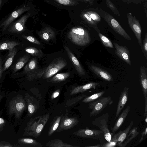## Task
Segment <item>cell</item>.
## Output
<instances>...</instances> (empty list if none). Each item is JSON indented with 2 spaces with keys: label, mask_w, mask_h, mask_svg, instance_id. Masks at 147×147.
<instances>
[{
  "label": "cell",
  "mask_w": 147,
  "mask_h": 147,
  "mask_svg": "<svg viewBox=\"0 0 147 147\" xmlns=\"http://www.w3.org/2000/svg\"><path fill=\"white\" fill-rule=\"evenodd\" d=\"M59 3L61 4L67 5L68 4L69 2V0H59Z\"/></svg>",
  "instance_id": "obj_46"
},
{
  "label": "cell",
  "mask_w": 147,
  "mask_h": 147,
  "mask_svg": "<svg viewBox=\"0 0 147 147\" xmlns=\"http://www.w3.org/2000/svg\"><path fill=\"white\" fill-rule=\"evenodd\" d=\"M73 134L79 137L96 139L101 142L103 141L105 139L104 133L100 129H90L87 127L85 129H80L74 132Z\"/></svg>",
  "instance_id": "obj_7"
},
{
  "label": "cell",
  "mask_w": 147,
  "mask_h": 147,
  "mask_svg": "<svg viewBox=\"0 0 147 147\" xmlns=\"http://www.w3.org/2000/svg\"><path fill=\"white\" fill-rule=\"evenodd\" d=\"M27 107L26 102L22 95H18L11 100L8 105L9 113L14 114L17 118L21 117Z\"/></svg>",
  "instance_id": "obj_3"
},
{
  "label": "cell",
  "mask_w": 147,
  "mask_h": 147,
  "mask_svg": "<svg viewBox=\"0 0 147 147\" xmlns=\"http://www.w3.org/2000/svg\"><path fill=\"white\" fill-rule=\"evenodd\" d=\"M145 100V111L144 114V117H147V96L144 97Z\"/></svg>",
  "instance_id": "obj_44"
},
{
  "label": "cell",
  "mask_w": 147,
  "mask_h": 147,
  "mask_svg": "<svg viewBox=\"0 0 147 147\" xmlns=\"http://www.w3.org/2000/svg\"><path fill=\"white\" fill-rule=\"evenodd\" d=\"M24 97L27 105L28 115L31 116L35 113L39 109L40 102L28 93H25Z\"/></svg>",
  "instance_id": "obj_12"
},
{
  "label": "cell",
  "mask_w": 147,
  "mask_h": 147,
  "mask_svg": "<svg viewBox=\"0 0 147 147\" xmlns=\"http://www.w3.org/2000/svg\"><path fill=\"white\" fill-rule=\"evenodd\" d=\"M98 34L102 42L105 47L113 48V43L109 39L100 32H98Z\"/></svg>",
  "instance_id": "obj_35"
},
{
  "label": "cell",
  "mask_w": 147,
  "mask_h": 147,
  "mask_svg": "<svg viewBox=\"0 0 147 147\" xmlns=\"http://www.w3.org/2000/svg\"><path fill=\"white\" fill-rule=\"evenodd\" d=\"M70 75L68 72L59 73L53 76L50 82H58L65 80Z\"/></svg>",
  "instance_id": "obj_30"
},
{
  "label": "cell",
  "mask_w": 147,
  "mask_h": 147,
  "mask_svg": "<svg viewBox=\"0 0 147 147\" xmlns=\"http://www.w3.org/2000/svg\"><path fill=\"white\" fill-rule=\"evenodd\" d=\"M87 13L96 23L99 22L101 21V18L97 13L94 11H90L88 12Z\"/></svg>",
  "instance_id": "obj_37"
},
{
  "label": "cell",
  "mask_w": 147,
  "mask_h": 147,
  "mask_svg": "<svg viewBox=\"0 0 147 147\" xmlns=\"http://www.w3.org/2000/svg\"><path fill=\"white\" fill-rule=\"evenodd\" d=\"M64 48L67 53L70 60L78 74L81 76H83L85 75L86 74L84 69L77 59L67 47L65 46Z\"/></svg>",
  "instance_id": "obj_14"
},
{
  "label": "cell",
  "mask_w": 147,
  "mask_h": 147,
  "mask_svg": "<svg viewBox=\"0 0 147 147\" xmlns=\"http://www.w3.org/2000/svg\"><path fill=\"white\" fill-rule=\"evenodd\" d=\"M130 109V106H128L120 115L113 127L111 128L113 134L117 131L122 125L129 112Z\"/></svg>",
  "instance_id": "obj_18"
},
{
  "label": "cell",
  "mask_w": 147,
  "mask_h": 147,
  "mask_svg": "<svg viewBox=\"0 0 147 147\" xmlns=\"http://www.w3.org/2000/svg\"><path fill=\"white\" fill-rule=\"evenodd\" d=\"M67 37L73 43L80 46H86L91 41L89 34L81 28H73L69 33Z\"/></svg>",
  "instance_id": "obj_2"
},
{
  "label": "cell",
  "mask_w": 147,
  "mask_h": 147,
  "mask_svg": "<svg viewBox=\"0 0 147 147\" xmlns=\"http://www.w3.org/2000/svg\"><path fill=\"white\" fill-rule=\"evenodd\" d=\"M147 117H146V118L145 119V121H146V123H147Z\"/></svg>",
  "instance_id": "obj_51"
},
{
  "label": "cell",
  "mask_w": 147,
  "mask_h": 147,
  "mask_svg": "<svg viewBox=\"0 0 147 147\" xmlns=\"http://www.w3.org/2000/svg\"><path fill=\"white\" fill-rule=\"evenodd\" d=\"M104 90L95 93L91 96H86L83 100L82 102L84 103L90 102L95 100L102 96L105 93Z\"/></svg>",
  "instance_id": "obj_32"
},
{
  "label": "cell",
  "mask_w": 147,
  "mask_h": 147,
  "mask_svg": "<svg viewBox=\"0 0 147 147\" xmlns=\"http://www.w3.org/2000/svg\"><path fill=\"white\" fill-rule=\"evenodd\" d=\"M86 96V95L84 94L78 96L73 98L67 100L66 102V105L67 106H71Z\"/></svg>",
  "instance_id": "obj_36"
},
{
  "label": "cell",
  "mask_w": 147,
  "mask_h": 147,
  "mask_svg": "<svg viewBox=\"0 0 147 147\" xmlns=\"http://www.w3.org/2000/svg\"><path fill=\"white\" fill-rule=\"evenodd\" d=\"M30 58L28 55H25L21 57L16 64L13 72L15 73L22 69L28 61Z\"/></svg>",
  "instance_id": "obj_27"
},
{
  "label": "cell",
  "mask_w": 147,
  "mask_h": 147,
  "mask_svg": "<svg viewBox=\"0 0 147 147\" xmlns=\"http://www.w3.org/2000/svg\"><path fill=\"white\" fill-rule=\"evenodd\" d=\"M49 113L31 118L27 122L24 129V135L30 136L37 138L41 133L47 123L49 117Z\"/></svg>",
  "instance_id": "obj_1"
},
{
  "label": "cell",
  "mask_w": 147,
  "mask_h": 147,
  "mask_svg": "<svg viewBox=\"0 0 147 147\" xmlns=\"http://www.w3.org/2000/svg\"><path fill=\"white\" fill-rule=\"evenodd\" d=\"M61 116H56L52 122L48 132V135L51 136L52 135L57 129L60 121Z\"/></svg>",
  "instance_id": "obj_28"
},
{
  "label": "cell",
  "mask_w": 147,
  "mask_h": 147,
  "mask_svg": "<svg viewBox=\"0 0 147 147\" xmlns=\"http://www.w3.org/2000/svg\"><path fill=\"white\" fill-rule=\"evenodd\" d=\"M40 35V37L42 39L47 41H49L54 38L55 34L52 30H47L42 32Z\"/></svg>",
  "instance_id": "obj_33"
},
{
  "label": "cell",
  "mask_w": 147,
  "mask_h": 147,
  "mask_svg": "<svg viewBox=\"0 0 147 147\" xmlns=\"http://www.w3.org/2000/svg\"><path fill=\"white\" fill-rule=\"evenodd\" d=\"M3 98V96L0 94V101Z\"/></svg>",
  "instance_id": "obj_50"
},
{
  "label": "cell",
  "mask_w": 147,
  "mask_h": 147,
  "mask_svg": "<svg viewBox=\"0 0 147 147\" xmlns=\"http://www.w3.org/2000/svg\"><path fill=\"white\" fill-rule=\"evenodd\" d=\"M113 102L112 98L110 96L100 97L97 99L90 102L88 104V109H92L89 116H95L99 114L107 106L111 105Z\"/></svg>",
  "instance_id": "obj_4"
},
{
  "label": "cell",
  "mask_w": 147,
  "mask_h": 147,
  "mask_svg": "<svg viewBox=\"0 0 147 147\" xmlns=\"http://www.w3.org/2000/svg\"><path fill=\"white\" fill-rule=\"evenodd\" d=\"M25 50L26 52L33 56H35L39 58L43 56V53L40 49H38L33 47H28L26 48Z\"/></svg>",
  "instance_id": "obj_34"
},
{
  "label": "cell",
  "mask_w": 147,
  "mask_h": 147,
  "mask_svg": "<svg viewBox=\"0 0 147 147\" xmlns=\"http://www.w3.org/2000/svg\"><path fill=\"white\" fill-rule=\"evenodd\" d=\"M60 92V89H57L54 92L51 96V99H53L59 96Z\"/></svg>",
  "instance_id": "obj_43"
},
{
  "label": "cell",
  "mask_w": 147,
  "mask_h": 147,
  "mask_svg": "<svg viewBox=\"0 0 147 147\" xmlns=\"http://www.w3.org/2000/svg\"><path fill=\"white\" fill-rule=\"evenodd\" d=\"M46 69V68L39 70L36 69L27 74V77L30 80L33 78H40L44 75Z\"/></svg>",
  "instance_id": "obj_29"
},
{
  "label": "cell",
  "mask_w": 147,
  "mask_h": 147,
  "mask_svg": "<svg viewBox=\"0 0 147 147\" xmlns=\"http://www.w3.org/2000/svg\"><path fill=\"white\" fill-rule=\"evenodd\" d=\"M24 9H19L13 12L9 17L1 24L3 26V30H5L7 27L16 18L19 16L23 12Z\"/></svg>",
  "instance_id": "obj_22"
},
{
  "label": "cell",
  "mask_w": 147,
  "mask_h": 147,
  "mask_svg": "<svg viewBox=\"0 0 147 147\" xmlns=\"http://www.w3.org/2000/svg\"><path fill=\"white\" fill-rule=\"evenodd\" d=\"M133 121L130 122L129 125L124 130L120 131L115 134L112 137L111 141L116 142L117 145L121 143L125 139L130 130L133 125Z\"/></svg>",
  "instance_id": "obj_15"
},
{
  "label": "cell",
  "mask_w": 147,
  "mask_h": 147,
  "mask_svg": "<svg viewBox=\"0 0 147 147\" xmlns=\"http://www.w3.org/2000/svg\"><path fill=\"white\" fill-rule=\"evenodd\" d=\"M25 18L22 17L15 22L9 28V31L12 32L20 33L24 29Z\"/></svg>",
  "instance_id": "obj_21"
},
{
  "label": "cell",
  "mask_w": 147,
  "mask_h": 147,
  "mask_svg": "<svg viewBox=\"0 0 147 147\" xmlns=\"http://www.w3.org/2000/svg\"><path fill=\"white\" fill-rule=\"evenodd\" d=\"M38 66L37 61L36 58H32L25 66L23 74H27L36 69Z\"/></svg>",
  "instance_id": "obj_26"
},
{
  "label": "cell",
  "mask_w": 147,
  "mask_h": 147,
  "mask_svg": "<svg viewBox=\"0 0 147 147\" xmlns=\"http://www.w3.org/2000/svg\"><path fill=\"white\" fill-rule=\"evenodd\" d=\"M79 122L76 117H69L66 115L61 116L59 124L55 131L59 132L69 129L76 125Z\"/></svg>",
  "instance_id": "obj_10"
},
{
  "label": "cell",
  "mask_w": 147,
  "mask_h": 147,
  "mask_svg": "<svg viewBox=\"0 0 147 147\" xmlns=\"http://www.w3.org/2000/svg\"><path fill=\"white\" fill-rule=\"evenodd\" d=\"M109 117V114L105 113L95 118L92 122L93 125L98 127L103 132L105 138L107 142L111 141L112 137L107 124Z\"/></svg>",
  "instance_id": "obj_6"
},
{
  "label": "cell",
  "mask_w": 147,
  "mask_h": 147,
  "mask_svg": "<svg viewBox=\"0 0 147 147\" xmlns=\"http://www.w3.org/2000/svg\"><path fill=\"white\" fill-rule=\"evenodd\" d=\"M20 43L18 42L11 41L0 43V50H11Z\"/></svg>",
  "instance_id": "obj_31"
},
{
  "label": "cell",
  "mask_w": 147,
  "mask_h": 147,
  "mask_svg": "<svg viewBox=\"0 0 147 147\" xmlns=\"http://www.w3.org/2000/svg\"><path fill=\"white\" fill-rule=\"evenodd\" d=\"M19 144L22 146L28 147H42L43 146L36 140L28 138H22L18 139Z\"/></svg>",
  "instance_id": "obj_20"
},
{
  "label": "cell",
  "mask_w": 147,
  "mask_h": 147,
  "mask_svg": "<svg viewBox=\"0 0 147 147\" xmlns=\"http://www.w3.org/2000/svg\"><path fill=\"white\" fill-rule=\"evenodd\" d=\"M1 0H0V5L1 4Z\"/></svg>",
  "instance_id": "obj_52"
},
{
  "label": "cell",
  "mask_w": 147,
  "mask_h": 147,
  "mask_svg": "<svg viewBox=\"0 0 147 147\" xmlns=\"http://www.w3.org/2000/svg\"><path fill=\"white\" fill-rule=\"evenodd\" d=\"M3 72V68L2 66L1 61L0 59V79L1 77Z\"/></svg>",
  "instance_id": "obj_48"
},
{
  "label": "cell",
  "mask_w": 147,
  "mask_h": 147,
  "mask_svg": "<svg viewBox=\"0 0 147 147\" xmlns=\"http://www.w3.org/2000/svg\"><path fill=\"white\" fill-rule=\"evenodd\" d=\"M5 123V121L2 118L0 117V128L3 126Z\"/></svg>",
  "instance_id": "obj_47"
},
{
  "label": "cell",
  "mask_w": 147,
  "mask_h": 147,
  "mask_svg": "<svg viewBox=\"0 0 147 147\" xmlns=\"http://www.w3.org/2000/svg\"><path fill=\"white\" fill-rule=\"evenodd\" d=\"M89 67L93 73L100 78L107 81L113 80L111 74L106 71L93 65L89 66Z\"/></svg>",
  "instance_id": "obj_16"
},
{
  "label": "cell",
  "mask_w": 147,
  "mask_h": 147,
  "mask_svg": "<svg viewBox=\"0 0 147 147\" xmlns=\"http://www.w3.org/2000/svg\"><path fill=\"white\" fill-rule=\"evenodd\" d=\"M113 44L115 49L116 55L126 63L131 65L129 52L127 47L120 45L115 42H114Z\"/></svg>",
  "instance_id": "obj_11"
},
{
  "label": "cell",
  "mask_w": 147,
  "mask_h": 147,
  "mask_svg": "<svg viewBox=\"0 0 147 147\" xmlns=\"http://www.w3.org/2000/svg\"><path fill=\"white\" fill-rule=\"evenodd\" d=\"M146 59H147V33L145 34L142 45L141 49Z\"/></svg>",
  "instance_id": "obj_39"
},
{
  "label": "cell",
  "mask_w": 147,
  "mask_h": 147,
  "mask_svg": "<svg viewBox=\"0 0 147 147\" xmlns=\"http://www.w3.org/2000/svg\"><path fill=\"white\" fill-rule=\"evenodd\" d=\"M105 1L107 5L110 9L115 14L120 16L119 13L112 2L110 0H105Z\"/></svg>",
  "instance_id": "obj_38"
},
{
  "label": "cell",
  "mask_w": 147,
  "mask_h": 147,
  "mask_svg": "<svg viewBox=\"0 0 147 147\" xmlns=\"http://www.w3.org/2000/svg\"><path fill=\"white\" fill-rule=\"evenodd\" d=\"M17 51V49L15 48L11 50H9L7 59L3 68V71L7 69L11 65L14 58L16 54Z\"/></svg>",
  "instance_id": "obj_25"
},
{
  "label": "cell",
  "mask_w": 147,
  "mask_h": 147,
  "mask_svg": "<svg viewBox=\"0 0 147 147\" xmlns=\"http://www.w3.org/2000/svg\"><path fill=\"white\" fill-rule=\"evenodd\" d=\"M147 134V127H146L145 130L141 133V137L139 140V142H140L143 140L144 137L146 136Z\"/></svg>",
  "instance_id": "obj_45"
},
{
  "label": "cell",
  "mask_w": 147,
  "mask_h": 147,
  "mask_svg": "<svg viewBox=\"0 0 147 147\" xmlns=\"http://www.w3.org/2000/svg\"><path fill=\"white\" fill-rule=\"evenodd\" d=\"M46 146L49 147H75L76 146H73L66 143L63 142L59 139H55L47 142Z\"/></svg>",
  "instance_id": "obj_24"
},
{
  "label": "cell",
  "mask_w": 147,
  "mask_h": 147,
  "mask_svg": "<svg viewBox=\"0 0 147 147\" xmlns=\"http://www.w3.org/2000/svg\"><path fill=\"white\" fill-rule=\"evenodd\" d=\"M117 143L116 142L111 141L103 144H98L96 146H89V147H113L117 145Z\"/></svg>",
  "instance_id": "obj_40"
},
{
  "label": "cell",
  "mask_w": 147,
  "mask_h": 147,
  "mask_svg": "<svg viewBox=\"0 0 147 147\" xmlns=\"http://www.w3.org/2000/svg\"><path fill=\"white\" fill-rule=\"evenodd\" d=\"M12 146L10 144H4L0 143V147H12Z\"/></svg>",
  "instance_id": "obj_49"
},
{
  "label": "cell",
  "mask_w": 147,
  "mask_h": 147,
  "mask_svg": "<svg viewBox=\"0 0 147 147\" xmlns=\"http://www.w3.org/2000/svg\"><path fill=\"white\" fill-rule=\"evenodd\" d=\"M23 38L27 39L30 42L33 43L34 44L37 45L40 44V42L37 39L34 37L30 36H23Z\"/></svg>",
  "instance_id": "obj_41"
},
{
  "label": "cell",
  "mask_w": 147,
  "mask_h": 147,
  "mask_svg": "<svg viewBox=\"0 0 147 147\" xmlns=\"http://www.w3.org/2000/svg\"><path fill=\"white\" fill-rule=\"evenodd\" d=\"M84 16L88 22L89 23L93 25L94 26L96 25V23L94 22L90 17L89 15L87 13H85L84 14Z\"/></svg>",
  "instance_id": "obj_42"
},
{
  "label": "cell",
  "mask_w": 147,
  "mask_h": 147,
  "mask_svg": "<svg viewBox=\"0 0 147 147\" xmlns=\"http://www.w3.org/2000/svg\"><path fill=\"white\" fill-rule=\"evenodd\" d=\"M67 65L66 61L61 58L55 59L46 68L44 74L45 78H49L64 67Z\"/></svg>",
  "instance_id": "obj_8"
},
{
  "label": "cell",
  "mask_w": 147,
  "mask_h": 147,
  "mask_svg": "<svg viewBox=\"0 0 147 147\" xmlns=\"http://www.w3.org/2000/svg\"><path fill=\"white\" fill-rule=\"evenodd\" d=\"M129 25L134 33L138 42L142 49L141 28L139 21L129 13L127 14Z\"/></svg>",
  "instance_id": "obj_9"
},
{
  "label": "cell",
  "mask_w": 147,
  "mask_h": 147,
  "mask_svg": "<svg viewBox=\"0 0 147 147\" xmlns=\"http://www.w3.org/2000/svg\"><path fill=\"white\" fill-rule=\"evenodd\" d=\"M138 127H135L131 129L124 140L121 144L118 145V146L124 147L131 140L136 137L139 134Z\"/></svg>",
  "instance_id": "obj_23"
},
{
  "label": "cell",
  "mask_w": 147,
  "mask_h": 147,
  "mask_svg": "<svg viewBox=\"0 0 147 147\" xmlns=\"http://www.w3.org/2000/svg\"><path fill=\"white\" fill-rule=\"evenodd\" d=\"M140 80L141 88L144 97L147 96V74L146 68L141 66L140 71Z\"/></svg>",
  "instance_id": "obj_19"
},
{
  "label": "cell",
  "mask_w": 147,
  "mask_h": 147,
  "mask_svg": "<svg viewBox=\"0 0 147 147\" xmlns=\"http://www.w3.org/2000/svg\"><path fill=\"white\" fill-rule=\"evenodd\" d=\"M128 88L125 87L120 94L117 105L115 119L118 117L126 104L128 98Z\"/></svg>",
  "instance_id": "obj_13"
},
{
  "label": "cell",
  "mask_w": 147,
  "mask_h": 147,
  "mask_svg": "<svg viewBox=\"0 0 147 147\" xmlns=\"http://www.w3.org/2000/svg\"><path fill=\"white\" fill-rule=\"evenodd\" d=\"M98 82H90L86 84L75 87L72 88L70 92V95L83 92L90 89H95L96 86H99Z\"/></svg>",
  "instance_id": "obj_17"
},
{
  "label": "cell",
  "mask_w": 147,
  "mask_h": 147,
  "mask_svg": "<svg viewBox=\"0 0 147 147\" xmlns=\"http://www.w3.org/2000/svg\"><path fill=\"white\" fill-rule=\"evenodd\" d=\"M99 11L102 17L115 32L125 39L129 40H131L119 23L113 16L102 9H100Z\"/></svg>",
  "instance_id": "obj_5"
}]
</instances>
